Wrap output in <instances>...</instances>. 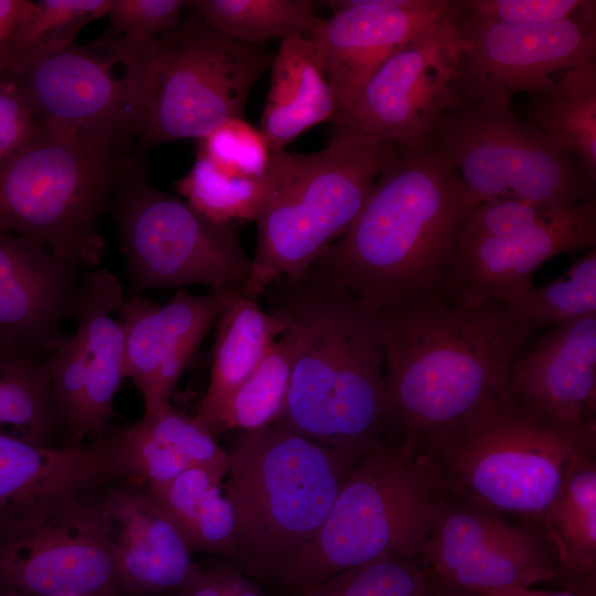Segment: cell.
Masks as SVG:
<instances>
[{
  "instance_id": "cell-44",
  "label": "cell",
  "mask_w": 596,
  "mask_h": 596,
  "mask_svg": "<svg viewBox=\"0 0 596 596\" xmlns=\"http://www.w3.org/2000/svg\"><path fill=\"white\" fill-rule=\"evenodd\" d=\"M594 589H584L583 592L567 589L558 592H547L533 589L532 587H504L477 593V596H592Z\"/></svg>"
},
{
  "instance_id": "cell-20",
  "label": "cell",
  "mask_w": 596,
  "mask_h": 596,
  "mask_svg": "<svg viewBox=\"0 0 596 596\" xmlns=\"http://www.w3.org/2000/svg\"><path fill=\"white\" fill-rule=\"evenodd\" d=\"M507 392L520 408L550 424L596 427V315L528 341L510 366Z\"/></svg>"
},
{
  "instance_id": "cell-32",
  "label": "cell",
  "mask_w": 596,
  "mask_h": 596,
  "mask_svg": "<svg viewBox=\"0 0 596 596\" xmlns=\"http://www.w3.org/2000/svg\"><path fill=\"white\" fill-rule=\"evenodd\" d=\"M190 6L210 28L248 45L309 38L321 20L310 0H196Z\"/></svg>"
},
{
  "instance_id": "cell-23",
  "label": "cell",
  "mask_w": 596,
  "mask_h": 596,
  "mask_svg": "<svg viewBox=\"0 0 596 596\" xmlns=\"http://www.w3.org/2000/svg\"><path fill=\"white\" fill-rule=\"evenodd\" d=\"M121 477L105 439L54 448L0 430V540L39 513Z\"/></svg>"
},
{
  "instance_id": "cell-4",
  "label": "cell",
  "mask_w": 596,
  "mask_h": 596,
  "mask_svg": "<svg viewBox=\"0 0 596 596\" xmlns=\"http://www.w3.org/2000/svg\"><path fill=\"white\" fill-rule=\"evenodd\" d=\"M417 451L435 466L449 498L540 526L576 468L595 457L596 427L544 422L515 405L505 391Z\"/></svg>"
},
{
  "instance_id": "cell-11",
  "label": "cell",
  "mask_w": 596,
  "mask_h": 596,
  "mask_svg": "<svg viewBox=\"0 0 596 596\" xmlns=\"http://www.w3.org/2000/svg\"><path fill=\"white\" fill-rule=\"evenodd\" d=\"M427 147L447 157L478 202L563 207L595 196L577 159L521 119L509 100L461 102L438 119Z\"/></svg>"
},
{
  "instance_id": "cell-5",
  "label": "cell",
  "mask_w": 596,
  "mask_h": 596,
  "mask_svg": "<svg viewBox=\"0 0 596 596\" xmlns=\"http://www.w3.org/2000/svg\"><path fill=\"white\" fill-rule=\"evenodd\" d=\"M447 498L426 456L401 440L386 443L354 462L318 532L276 577L300 593L380 557L422 560Z\"/></svg>"
},
{
  "instance_id": "cell-7",
  "label": "cell",
  "mask_w": 596,
  "mask_h": 596,
  "mask_svg": "<svg viewBox=\"0 0 596 596\" xmlns=\"http://www.w3.org/2000/svg\"><path fill=\"white\" fill-rule=\"evenodd\" d=\"M359 458L277 424L245 433L224 485L240 563L276 576L318 532Z\"/></svg>"
},
{
  "instance_id": "cell-29",
  "label": "cell",
  "mask_w": 596,
  "mask_h": 596,
  "mask_svg": "<svg viewBox=\"0 0 596 596\" xmlns=\"http://www.w3.org/2000/svg\"><path fill=\"white\" fill-rule=\"evenodd\" d=\"M522 114L571 152L596 184V62L570 68L529 95Z\"/></svg>"
},
{
  "instance_id": "cell-3",
  "label": "cell",
  "mask_w": 596,
  "mask_h": 596,
  "mask_svg": "<svg viewBox=\"0 0 596 596\" xmlns=\"http://www.w3.org/2000/svg\"><path fill=\"white\" fill-rule=\"evenodd\" d=\"M478 203L445 155L398 150L353 223L315 263L374 311L441 290Z\"/></svg>"
},
{
  "instance_id": "cell-18",
  "label": "cell",
  "mask_w": 596,
  "mask_h": 596,
  "mask_svg": "<svg viewBox=\"0 0 596 596\" xmlns=\"http://www.w3.org/2000/svg\"><path fill=\"white\" fill-rule=\"evenodd\" d=\"M595 246L596 196L551 209L497 234H460L444 290L467 302H513L533 288L532 276L543 263Z\"/></svg>"
},
{
  "instance_id": "cell-42",
  "label": "cell",
  "mask_w": 596,
  "mask_h": 596,
  "mask_svg": "<svg viewBox=\"0 0 596 596\" xmlns=\"http://www.w3.org/2000/svg\"><path fill=\"white\" fill-rule=\"evenodd\" d=\"M233 567L219 566L200 574L179 596H232Z\"/></svg>"
},
{
  "instance_id": "cell-40",
  "label": "cell",
  "mask_w": 596,
  "mask_h": 596,
  "mask_svg": "<svg viewBox=\"0 0 596 596\" xmlns=\"http://www.w3.org/2000/svg\"><path fill=\"white\" fill-rule=\"evenodd\" d=\"M454 4L490 19L520 24H547L572 18L583 0H457Z\"/></svg>"
},
{
  "instance_id": "cell-41",
  "label": "cell",
  "mask_w": 596,
  "mask_h": 596,
  "mask_svg": "<svg viewBox=\"0 0 596 596\" xmlns=\"http://www.w3.org/2000/svg\"><path fill=\"white\" fill-rule=\"evenodd\" d=\"M40 135L39 125L19 86L13 81L0 78V168Z\"/></svg>"
},
{
  "instance_id": "cell-37",
  "label": "cell",
  "mask_w": 596,
  "mask_h": 596,
  "mask_svg": "<svg viewBox=\"0 0 596 596\" xmlns=\"http://www.w3.org/2000/svg\"><path fill=\"white\" fill-rule=\"evenodd\" d=\"M430 571L419 558L384 556L347 568L300 596H421Z\"/></svg>"
},
{
  "instance_id": "cell-9",
  "label": "cell",
  "mask_w": 596,
  "mask_h": 596,
  "mask_svg": "<svg viewBox=\"0 0 596 596\" xmlns=\"http://www.w3.org/2000/svg\"><path fill=\"white\" fill-rule=\"evenodd\" d=\"M159 38L72 44L9 77L42 135L131 155L149 113Z\"/></svg>"
},
{
  "instance_id": "cell-39",
  "label": "cell",
  "mask_w": 596,
  "mask_h": 596,
  "mask_svg": "<svg viewBox=\"0 0 596 596\" xmlns=\"http://www.w3.org/2000/svg\"><path fill=\"white\" fill-rule=\"evenodd\" d=\"M189 1L111 0L109 22L102 40H150L175 29Z\"/></svg>"
},
{
  "instance_id": "cell-45",
  "label": "cell",
  "mask_w": 596,
  "mask_h": 596,
  "mask_svg": "<svg viewBox=\"0 0 596 596\" xmlns=\"http://www.w3.org/2000/svg\"><path fill=\"white\" fill-rule=\"evenodd\" d=\"M421 596H477V595L447 586L440 581H438L432 573L428 585Z\"/></svg>"
},
{
  "instance_id": "cell-22",
  "label": "cell",
  "mask_w": 596,
  "mask_h": 596,
  "mask_svg": "<svg viewBox=\"0 0 596 596\" xmlns=\"http://www.w3.org/2000/svg\"><path fill=\"white\" fill-rule=\"evenodd\" d=\"M78 273L40 242L0 230V348L47 359L67 337Z\"/></svg>"
},
{
  "instance_id": "cell-36",
  "label": "cell",
  "mask_w": 596,
  "mask_h": 596,
  "mask_svg": "<svg viewBox=\"0 0 596 596\" xmlns=\"http://www.w3.org/2000/svg\"><path fill=\"white\" fill-rule=\"evenodd\" d=\"M509 304L531 333L596 315V248H590L574 260L564 274L549 285L533 287Z\"/></svg>"
},
{
  "instance_id": "cell-8",
  "label": "cell",
  "mask_w": 596,
  "mask_h": 596,
  "mask_svg": "<svg viewBox=\"0 0 596 596\" xmlns=\"http://www.w3.org/2000/svg\"><path fill=\"white\" fill-rule=\"evenodd\" d=\"M136 160L40 135L0 168V230L40 242L78 269L96 268L106 252L100 217Z\"/></svg>"
},
{
  "instance_id": "cell-10",
  "label": "cell",
  "mask_w": 596,
  "mask_h": 596,
  "mask_svg": "<svg viewBox=\"0 0 596 596\" xmlns=\"http://www.w3.org/2000/svg\"><path fill=\"white\" fill-rule=\"evenodd\" d=\"M131 296L149 289L243 288L252 272L237 222H217L179 196L152 187L136 160L111 199Z\"/></svg>"
},
{
  "instance_id": "cell-1",
  "label": "cell",
  "mask_w": 596,
  "mask_h": 596,
  "mask_svg": "<svg viewBox=\"0 0 596 596\" xmlns=\"http://www.w3.org/2000/svg\"><path fill=\"white\" fill-rule=\"evenodd\" d=\"M263 295L294 339L277 425L359 457L397 439L379 312L315 262L277 278Z\"/></svg>"
},
{
  "instance_id": "cell-15",
  "label": "cell",
  "mask_w": 596,
  "mask_h": 596,
  "mask_svg": "<svg viewBox=\"0 0 596 596\" xmlns=\"http://www.w3.org/2000/svg\"><path fill=\"white\" fill-rule=\"evenodd\" d=\"M125 298L111 272L88 269L79 278L72 310L75 331L46 360L60 424L74 437L99 432L115 413V396L126 377L125 336L111 315Z\"/></svg>"
},
{
  "instance_id": "cell-25",
  "label": "cell",
  "mask_w": 596,
  "mask_h": 596,
  "mask_svg": "<svg viewBox=\"0 0 596 596\" xmlns=\"http://www.w3.org/2000/svg\"><path fill=\"white\" fill-rule=\"evenodd\" d=\"M123 477L143 482L167 481L199 468L220 480L228 472V453L194 418L173 407L147 414L105 439Z\"/></svg>"
},
{
  "instance_id": "cell-30",
  "label": "cell",
  "mask_w": 596,
  "mask_h": 596,
  "mask_svg": "<svg viewBox=\"0 0 596 596\" xmlns=\"http://www.w3.org/2000/svg\"><path fill=\"white\" fill-rule=\"evenodd\" d=\"M540 532L552 547L562 573L595 579L596 459L589 457L573 472L546 507Z\"/></svg>"
},
{
  "instance_id": "cell-14",
  "label": "cell",
  "mask_w": 596,
  "mask_h": 596,
  "mask_svg": "<svg viewBox=\"0 0 596 596\" xmlns=\"http://www.w3.org/2000/svg\"><path fill=\"white\" fill-rule=\"evenodd\" d=\"M457 46L449 10L389 57L337 110V129L401 151L428 146L438 119L460 105Z\"/></svg>"
},
{
  "instance_id": "cell-17",
  "label": "cell",
  "mask_w": 596,
  "mask_h": 596,
  "mask_svg": "<svg viewBox=\"0 0 596 596\" xmlns=\"http://www.w3.org/2000/svg\"><path fill=\"white\" fill-rule=\"evenodd\" d=\"M422 561L445 585L472 594L532 587L562 573L539 530L449 497L432 526Z\"/></svg>"
},
{
  "instance_id": "cell-38",
  "label": "cell",
  "mask_w": 596,
  "mask_h": 596,
  "mask_svg": "<svg viewBox=\"0 0 596 596\" xmlns=\"http://www.w3.org/2000/svg\"><path fill=\"white\" fill-rule=\"evenodd\" d=\"M196 152L214 163L254 179H267L272 151L264 135L243 118H233L196 139Z\"/></svg>"
},
{
  "instance_id": "cell-28",
  "label": "cell",
  "mask_w": 596,
  "mask_h": 596,
  "mask_svg": "<svg viewBox=\"0 0 596 596\" xmlns=\"http://www.w3.org/2000/svg\"><path fill=\"white\" fill-rule=\"evenodd\" d=\"M146 491L173 521L192 553L205 551L240 562L234 512L222 480L193 468L149 483Z\"/></svg>"
},
{
  "instance_id": "cell-19",
  "label": "cell",
  "mask_w": 596,
  "mask_h": 596,
  "mask_svg": "<svg viewBox=\"0 0 596 596\" xmlns=\"http://www.w3.org/2000/svg\"><path fill=\"white\" fill-rule=\"evenodd\" d=\"M242 290L227 288L193 295L177 289L164 305L126 297L116 313L125 336V375L139 389L145 412L172 408L171 396L210 328Z\"/></svg>"
},
{
  "instance_id": "cell-13",
  "label": "cell",
  "mask_w": 596,
  "mask_h": 596,
  "mask_svg": "<svg viewBox=\"0 0 596 596\" xmlns=\"http://www.w3.org/2000/svg\"><path fill=\"white\" fill-rule=\"evenodd\" d=\"M457 46L455 88L461 102H511L549 88L563 72L596 57V1L547 24L498 21L450 1Z\"/></svg>"
},
{
  "instance_id": "cell-12",
  "label": "cell",
  "mask_w": 596,
  "mask_h": 596,
  "mask_svg": "<svg viewBox=\"0 0 596 596\" xmlns=\"http://www.w3.org/2000/svg\"><path fill=\"white\" fill-rule=\"evenodd\" d=\"M264 45L236 42L196 13L159 36L156 74L142 146L200 139L243 118L248 95L272 66Z\"/></svg>"
},
{
  "instance_id": "cell-24",
  "label": "cell",
  "mask_w": 596,
  "mask_h": 596,
  "mask_svg": "<svg viewBox=\"0 0 596 596\" xmlns=\"http://www.w3.org/2000/svg\"><path fill=\"white\" fill-rule=\"evenodd\" d=\"M119 583L143 594L181 592L202 573L168 514L136 486L111 489L98 499Z\"/></svg>"
},
{
  "instance_id": "cell-43",
  "label": "cell",
  "mask_w": 596,
  "mask_h": 596,
  "mask_svg": "<svg viewBox=\"0 0 596 596\" xmlns=\"http://www.w3.org/2000/svg\"><path fill=\"white\" fill-rule=\"evenodd\" d=\"M36 1L0 0V53L13 33L32 15Z\"/></svg>"
},
{
  "instance_id": "cell-21",
  "label": "cell",
  "mask_w": 596,
  "mask_h": 596,
  "mask_svg": "<svg viewBox=\"0 0 596 596\" xmlns=\"http://www.w3.org/2000/svg\"><path fill=\"white\" fill-rule=\"evenodd\" d=\"M309 36L318 47L337 110L394 53L444 15L449 0H336ZM337 113V111H336Z\"/></svg>"
},
{
  "instance_id": "cell-16",
  "label": "cell",
  "mask_w": 596,
  "mask_h": 596,
  "mask_svg": "<svg viewBox=\"0 0 596 596\" xmlns=\"http://www.w3.org/2000/svg\"><path fill=\"white\" fill-rule=\"evenodd\" d=\"M119 583L98 499L39 513L0 540V589L22 596H102Z\"/></svg>"
},
{
  "instance_id": "cell-26",
  "label": "cell",
  "mask_w": 596,
  "mask_h": 596,
  "mask_svg": "<svg viewBox=\"0 0 596 596\" xmlns=\"http://www.w3.org/2000/svg\"><path fill=\"white\" fill-rule=\"evenodd\" d=\"M272 78L259 130L272 152L285 147L309 128L332 120L334 94L315 42L302 35L280 42L272 63Z\"/></svg>"
},
{
  "instance_id": "cell-34",
  "label": "cell",
  "mask_w": 596,
  "mask_h": 596,
  "mask_svg": "<svg viewBox=\"0 0 596 596\" xmlns=\"http://www.w3.org/2000/svg\"><path fill=\"white\" fill-rule=\"evenodd\" d=\"M111 0H40L0 53V78L75 43L88 23L106 17Z\"/></svg>"
},
{
  "instance_id": "cell-31",
  "label": "cell",
  "mask_w": 596,
  "mask_h": 596,
  "mask_svg": "<svg viewBox=\"0 0 596 596\" xmlns=\"http://www.w3.org/2000/svg\"><path fill=\"white\" fill-rule=\"evenodd\" d=\"M294 363V339L284 330L267 355L215 411L194 419L214 438L232 429L253 433L279 422L284 415Z\"/></svg>"
},
{
  "instance_id": "cell-6",
  "label": "cell",
  "mask_w": 596,
  "mask_h": 596,
  "mask_svg": "<svg viewBox=\"0 0 596 596\" xmlns=\"http://www.w3.org/2000/svg\"><path fill=\"white\" fill-rule=\"evenodd\" d=\"M397 151L337 129L319 151L272 152L267 195L255 220L257 248L242 295L257 299L277 278L307 269L347 232Z\"/></svg>"
},
{
  "instance_id": "cell-33",
  "label": "cell",
  "mask_w": 596,
  "mask_h": 596,
  "mask_svg": "<svg viewBox=\"0 0 596 596\" xmlns=\"http://www.w3.org/2000/svg\"><path fill=\"white\" fill-rule=\"evenodd\" d=\"M46 360L0 348V425L11 427L14 435L38 445H49L60 426Z\"/></svg>"
},
{
  "instance_id": "cell-35",
  "label": "cell",
  "mask_w": 596,
  "mask_h": 596,
  "mask_svg": "<svg viewBox=\"0 0 596 596\" xmlns=\"http://www.w3.org/2000/svg\"><path fill=\"white\" fill-rule=\"evenodd\" d=\"M192 207L217 222L255 221L267 195V179L223 168L196 152L190 171L174 183Z\"/></svg>"
},
{
  "instance_id": "cell-27",
  "label": "cell",
  "mask_w": 596,
  "mask_h": 596,
  "mask_svg": "<svg viewBox=\"0 0 596 596\" xmlns=\"http://www.w3.org/2000/svg\"><path fill=\"white\" fill-rule=\"evenodd\" d=\"M284 330L281 319L240 295L217 319L210 380L193 417L207 416L238 389Z\"/></svg>"
},
{
  "instance_id": "cell-2",
  "label": "cell",
  "mask_w": 596,
  "mask_h": 596,
  "mask_svg": "<svg viewBox=\"0 0 596 596\" xmlns=\"http://www.w3.org/2000/svg\"><path fill=\"white\" fill-rule=\"evenodd\" d=\"M377 312L396 436L414 450L504 393L532 334L509 302L461 301L444 289Z\"/></svg>"
}]
</instances>
